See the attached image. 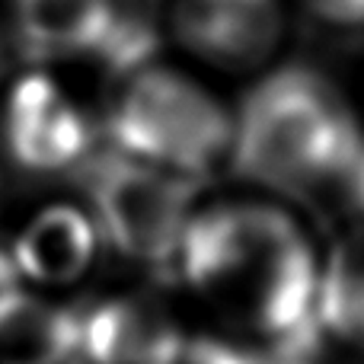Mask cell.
I'll return each mask as SVG.
<instances>
[{"label": "cell", "instance_id": "6da1fadb", "mask_svg": "<svg viewBox=\"0 0 364 364\" xmlns=\"http://www.w3.org/2000/svg\"><path fill=\"white\" fill-rule=\"evenodd\" d=\"M323 243L282 198L237 192L198 198L173 278L218 329L275 346L314 333Z\"/></svg>", "mask_w": 364, "mask_h": 364}, {"label": "cell", "instance_id": "7a4b0ae2", "mask_svg": "<svg viewBox=\"0 0 364 364\" xmlns=\"http://www.w3.org/2000/svg\"><path fill=\"white\" fill-rule=\"evenodd\" d=\"M364 144L348 93L314 64L282 61L233 106L227 173L250 192L304 198L333 192Z\"/></svg>", "mask_w": 364, "mask_h": 364}, {"label": "cell", "instance_id": "3957f363", "mask_svg": "<svg viewBox=\"0 0 364 364\" xmlns=\"http://www.w3.org/2000/svg\"><path fill=\"white\" fill-rule=\"evenodd\" d=\"M109 151L141 166L201 186L227 173L233 141V106L205 74L176 58L115 80L100 112Z\"/></svg>", "mask_w": 364, "mask_h": 364}, {"label": "cell", "instance_id": "277c9868", "mask_svg": "<svg viewBox=\"0 0 364 364\" xmlns=\"http://www.w3.org/2000/svg\"><path fill=\"white\" fill-rule=\"evenodd\" d=\"M198 205V186L109 151L87 166V211L102 246L141 269H170L182 230Z\"/></svg>", "mask_w": 364, "mask_h": 364}, {"label": "cell", "instance_id": "5b68a950", "mask_svg": "<svg viewBox=\"0 0 364 364\" xmlns=\"http://www.w3.org/2000/svg\"><path fill=\"white\" fill-rule=\"evenodd\" d=\"M100 112L48 64H32L0 93V154L29 176H70L96 160Z\"/></svg>", "mask_w": 364, "mask_h": 364}, {"label": "cell", "instance_id": "8992f818", "mask_svg": "<svg viewBox=\"0 0 364 364\" xmlns=\"http://www.w3.org/2000/svg\"><path fill=\"white\" fill-rule=\"evenodd\" d=\"M164 42L176 61L227 80H256L284 61L291 0H164Z\"/></svg>", "mask_w": 364, "mask_h": 364}, {"label": "cell", "instance_id": "52a82bcc", "mask_svg": "<svg viewBox=\"0 0 364 364\" xmlns=\"http://www.w3.org/2000/svg\"><path fill=\"white\" fill-rule=\"evenodd\" d=\"M188 326L147 288L102 291L77 307V364H179Z\"/></svg>", "mask_w": 364, "mask_h": 364}, {"label": "cell", "instance_id": "ba28073f", "mask_svg": "<svg viewBox=\"0 0 364 364\" xmlns=\"http://www.w3.org/2000/svg\"><path fill=\"white\" fill-rule=\"evenodd\" d=\"M4 246L26 288L45 297L80 288L106 250L93 214L74 201L36 208Z\"/></svg>", "mask_w": 364, "mask_h": 364}, {"label": "cell", "instance_id": "9c48e42d", "mask_svg": "<svg viewBox=\"0 0 364 364\" xmlns=\"http://www.w3.org/2000/svg\"><path fill=\"white\" fill-rule=\"evenodd\" d=\"M13 32L38 64L93 61L119 0H4Z\"/></svg>", "mask_w": 364, "mask_h": 364}, {"label": "cell", "instance_id": "30bf717a", "mask_svg": "<svg viewBox=\"0 0 364 364\" xmlns=\"http://www.w3.org/2000/svg\"><path fill=\"white\" fill-rule=\"evenodd\" d=\"M316 326L336 352L364 355V227L348 224L323 246Z\"/></svg>", "mask_w": 364, "mask_h": 364}, {"label": "cell", "instance_id": "8fae6325", "mask_svg": "<svg viewBox=\"0 0 364 364\" xmlns=\"http://www.w3.org/2000/svg\"><path fill=\"white\" fill-rule=\"evenodd\" d=\"M262 348L227 329H188L179 364H259Z\"/></svg>", "mask_w": 364, "mask_h": 364}, {"label": "cell", "instance_id": "7c38bea8", "mask_svg": "<svg viewBox=\"0 0 364 364\" xmlns=\"http://www.w3.org/2000/svg\"><path fill=\"white\" fill-rule=\"evenodd\" d=\"M259 364H333L336 348L326 342L320 329L304 333L297 339H284L275 346H259Z\"/></svg>", "mask_w": 364, "mask_h": 364}, {"label": "cell", "instance_id": "4fadbf2b", "mask_svg": "<svg viewBox=\"0 0 364 364\" xmlns=\"http://www.w3.org/2000/svg\"><path fill=\"white\" fill-rule=\"evenodd\" d=\"M316 23L342 32L364 29V0H297Z\"/></svg>", "mask_w": 364, "mask_h": 364}, {"label": "cell", "instance_id": "5bb4252c", "mask_svg": "<svg viewBox=\"0 0 364 364\" xmlns=\"http://www.w3.org/2000/svg\"><path fill=\"white\" fill-rule=\"evenodd\" d=\"M333 195L339 198L348 224L364 227V144H361L358 157L352 160V166L346 170V176L339 179V186L333 188Z\"/></svg>", "mask_w": 364, "mask_h": 364}, {"label": "cell", "instance_id": "9a60e30c", "mask_svg": "<svg viewBox=\"0 0 364 364\" xmlns=\"http://www.w3.org/2000/svg\"><path fill=\"white\" fill-rule=\"evenodd\" d=\"M26 291L29 288H26L23 278H19V272H16V265H13L6 246L0 243V316H4L6 310L26 294Z\"/></svg>", "mask_w": 364, "mask_h": 364}]
</instances>
